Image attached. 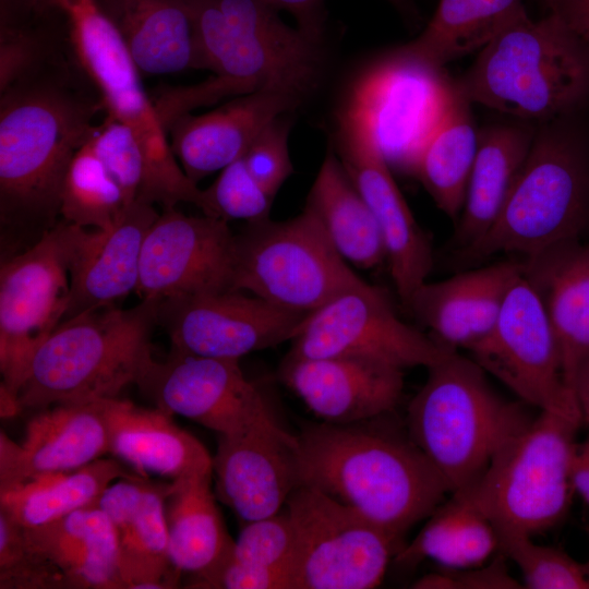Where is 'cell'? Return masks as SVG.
Here are the masks:
<instances>
[{
	"instance_id": "44dd1931",
	"label": "cell",
	"mask_w": 589,
	"mask_h": 589,
	"mask_svg": "<svg viewBox=\"0 0 589 589\" xmlns=\"http://www.w3.org/2000/svg\"><path fill=\"white\" fill-rule=\"evenodd\" d=\"M107 401L58 404L41 409L28 421L21 443L1 431L0 489L72 471L109 453Z\"/></svg>"
},
{
	"instance_id": "d590c367",
	"label": "cell",
	"mask_w": 589,
	"mask_h": 589,
	"mask_svg": "<svg viewBox=\"0 0 589 589\" xmlns=\"http://www.w3.org/2000/svg\"><path fill=\"white\" fill-rule=\"evenodd\" d=\"M525 9L522 0H440L422 33L400 48L437 68L479 51Z\"/></svg>"
},
{
	"instance_id": "7402d4cb",
	"label": "cell",
	"mask_w": 589,
	"mask_h": 589,
	"mask_svg": "<svg viewBox=\"0 0 589 589\" xmlns=\"http://www.w3.org/2000/svg\"><path fill=\"white\" fill-rule=\"evenodd\" d=\"M279 377L322 422L333 424L390 413L404 389V371L351 357L285 356Z\"/></svg>"
},
{
	"instance_id": "ab89813d",
	"label": "cell",
	"mask_w": 589,
	"mask_h": 589,
	"mask_svg": "<svg viewBox=\"0 0 589 589\" xmlns=\"http://www.w3.org/2000/svg\"><path fill=\"white\" fill-rule=\"evenodd\" d=\"M86 145L104 164L129 204L143 201L147 180V158L135 132L108 115L95 125Z\"/></svg>"
},
{
	"instance_id": "603a6c76",
	"label": "cell",
	"mask_w": 589,
	"mask_h": 589,
	"mask_svg": "<svg viewBox=\"0 0 589 589\" xmlns=\"http://www.w3.org/2000/svg\"><path fill=\"white\" fill-rule=\"evenodd\" d=\"M158 215L153 204L135 201L107 229L72 224L71 299L64 320L136 290L143 242Z\"/></svg>"
},
{
	"instance_id": "816d5d0a",
	"label": "cell",
	"mask_w": 589,
	"mask_h": 589,
	"mask_svg": "<svg viewBox=\"0 0 589 589\" xmlns=\"http://www.w3.org/2000/svg\"><path fill=\"white\" fill-rule=\"evenodd\" d=\"M570 476L574 490L589 504V437L576 445Z\"/></svg>"
},
{
	"instance_id": "db71d44e",
	"label": "cell",
	"mask_w": 589,
	"mask_h": 589,
	"mask_svg": "<svg viewBox=\"0 0 589 589\" xmlns=\"http://www.w3.org/2000/svg\"><path fill=\"white\" fill-rule=\"evenodd\" d=\"M398 9H407L410 4V0H387Z\"/></svg>"
},
{
	"instance_id": "8992f818",
	"label": "cell",
	"mask_w": 589,
	"mask_h": 589,
	"mask_svg": "<svg viewBox=\"0 0 589 589\" xmlns=\"http://www.w3.org/2000/svg\"><path fill=\"white\" fill-rule=\"evenodd\" d=\"M428 370L409 404L406 426L450 493H460L481 478L500 448L532 417L520 404L497 395L483 369L457 350Z\"/></svg>"
},
{
	"instance_id": "f6af8a7d",
	"label": "cell",
	"mask_w": 589,
	"mask_h": 589,
	"mask_svg": "<svg viewBox=\"0 0 589 589\" xmlns=\"http://www.w3.org/2000/svg\"><path fill=\"white\" fill-rule=\"evenodd\" d=\"M287 113L273 119L242 156L249 172L274 199L293 172L288 148L291 119Z\"/></svg>"
},
{
	"instance_id": "681fc988",
	"label": "cell",
	"mask_w": 589,
	"mask_h": 589,
	"mask_svg": "<svg viewBox=\"0 0 589 589\" xmlns=\"http://www.w3.org/2000/svg\"><path fill=\"white\" fill-rule=\"evenodd\" d=\"M53 10L57 0H0V26L35 25Z\"/></svg>"
},
{
	"instance_id": "f35d334b",
	"label": "cell",
	"mask_w": 589,
	"mask_h": 589,
	"mask_svg": "<svg viewBox=\"0 0 589 589\" xmlns=\"http://www.w3.org/2000/svg\"><path fill=\"white\" fill-rule=\"evenodd\" d=\"M496 537L497 552L518 566L524 588L589 589V563H580L557 548L536 544L526 534Z\"/></svg>"
},
{
	"instance_id": "7dc6e473",
	"label": "cell",
	"mask_w": 589,
	"mask_h": 589,
	"mask_svg": "<svg viewBox=\"0 0 589 589\" xmlns=\"http://www.w3.org/2000/svg\"><path fill=\"white\" fill-rule=\"evenodd\" d=\"M449 589H518L524 585L513 578L501 552L484 567L445 570Z\"/></svg>"
},
{
	"instance_id": "e575fe53",
	"label": "cell",
	"mask_w": 589,
	"mask_h": 589,
	"mask_svg": "<svg viewBox=\"0 0 589 589\" xmlns=\"http://www.w3.org/2000/svg\"><path fill=\"white\" fill-rule=\"evenodd\" d=\"M478 133L471 103L456 86L446 112L421 152L413 175L436 206L453 219L459 217L465 202Z\"/></svg>"
},
{
	"instance_id": "5bb4252c",
	"label": "cell",
	"mask_w": 589,
	"mask_h": 589,
	"mask_svg": "<svg viewBox=\"0 0 589 589\" xmlns=\"http://www.w3.org/2000/svg\"><path fill=\"white\" fill-rule=\"evenodd\" d=\"M454 350L404 323L387 293L364 281L306 314L286 356L361 358L404 371L428 369Z\"/></svg>"
},
{
	"instance_id": "6da1fadb",
	"label": "cell",
	"mask_w": 589,
	"mask_h": 589,
	"mask_svg": "<svg viewBox=\"0 0 589 589\" xmlns=\"http://www.w3.org/2000/svg\"><path fill=\"white\" fill-rule=\"evenodd\" d=\"M390 413L349 424L304 426L298 435L300 471L301 484L351 507L400 540L450 489L407 426L388 420Z\"/></svg>"
},
{
	"instance_id": "1f68e13d",
	"label": "cell",
	"mask_w": 589,
	"mask_h": 589,
	"mask_svg": "<svg viewBox=\"0 0 589 589\" xmlns=\"http://www.w3.org/2000/svg\"><path fill=\"white\" fill-rule=\"evenodd\" d=\"M304 208L348 263L371 269L387 260L377 223L333 148L318 169Z\"/></svg>"
},
{
	"instance_id": "4fadbf2b",
	"label": "cell",
	"mask_w": 589,
	"mask_h": 589,
	"mask_svg": "<svg viewBox=\"0 0 589 589\" xmlns=\"http://www.w3.org/2000/svg\"><path fill=\"white\" fill-rule=\"evenodd\" d=\"M286 509L297 540L293 589L375 588L402 546L357 510L310 485H299Z\"/></svg>"
},
{
	"instance_id": "f5cc1de1",
	"label": "cell",
	"mask_w": 589,
	"mask_h": 589,
	"mask_svg": "<svg viewBox=\"0 0 589 589\" xmlns=\"http://www.w3.org/2000/svg\"><path fill=\"white\" fill-rule=\"evenodd\" d=\"M573 392L582 423L589 426V354L579 364L573 384Z\"/></svg>"
},
{
	"instance_id": "2e32d148",
	"label": "cell",
	"mask_w": 589,
	"mask_h": 589,
	"mask_svg": "<svg viewBox=\"0 0 589 589\" xmlns=\"http://www.w3.org/2000/svg\"><path fill=\"white\" fill-rule=\"evenodd\" d=\"M306 314L276 306L240 290L158 300L157 324L171 350L239 360L291 340Z\"/></svg>"
},
{
	"instance_id": "cb8c5ba5",
	"label": "cell",
	"mask_w": 589,
	"mask_h": 589,
	"mask_svg": "<svg viewBox=\"0 0 589 589\" xmlns=\"http://www.w3.org/2000/svg\"><path fill=\"white\" fill-rule=\"evenodd\" d=\"M301 103L284 93L256 89L209 112L183 115L166 132L183 171L197 183L242 157L273 119Z\"/></svg>"
},
{
	"instance_id": "ac0fdd59",
	"label": "cell",
	"mask_w": 589,
	"mask_h": 589,
	"mask_svg": "<svg viewBox=\"0 0 589 589\" xmlns=\"http://www.w3.org/2000/svg\"><path fill=\"white\" fill-rule=\"evenodd\" d=\"M228 223L164 208L142 247L136 293L142 300L232 289L235 233Z\"/></svg>"
},
{
	"instance_id": "3957f363",
	"label": "cell",
	"mask_w": 589,
	"mask_h": 589,
	"mask_svg": "<svg viewBox=\"0 0 589 589\" xmlns=\"http://www.w3.org/2000/svg\"><path fill=\"white\" fill-rule=\"evenodd\" d=\"M471 103L542 124L578 116L589 104V44L557 15L526 10L506 24L457 80Z\"/></svg>"
},
{
	"instance_id": "484cf974",
	"label": "cell",
	"mask_w": 589,
	"mask_h": 589,
	"mask_svg": "<svg viewBox=\"0 0 589 589\" xmlns=\"http://www.w3.org/2000/svg\"><path fill=\"white\" fill-rule=\"evenodd\" d=\"M521 271V261H504L445 280L424 281L407 309L435 340L453 349H467L493 327Z\"/></svg>"
},
{
	"instance_id": "b9f144b4",
	"label": "cell",
	"mask_w": 589,
	"mask_h": 589,
	"mask_svg": "<svg viewBox=\"0 0 589 589\" xmlns=\"http://www.w3.org/2000/svg\"><path fill=\"white\" fill-rule=\"evenodd\" d=\"M228 553L243 565L288 575L293 589L297 540L287 509L245 522Z\"/></svg>"
},
{
	"instance_id": "ee69618b",
	"label": "cell",
	"mask_w": 589,
	"mask_h": 589,
	"mask_svg": "<svg viewBox=\"0 0 589 589\" xmlns=\"http://www.w3.org/2000/svg\"><path fill=\"white\" fill-rule=\"evenodd\" d=\"M53 46L35 25L0 26V93L57 69Z\"/></svg>"
},
{
	"instance_id": "74e56055",
	"label": "cell",
	"mask_w": 589,
	"mask_h": 589,
	"mask_svg": "<svg viewBox=\"0 0 589 589\" xmlns=\"http://www.w3.org/2000/svg\"><path fill=\"white\" fill-rule=\"evenodd\" d=\"M128 205L118 183L85 143L71 159L62 182V219L84 228L107 229Z\"/></svg>"
},
{
	"instance_id": "4316f807",
	"label": "cell",
	"mask_w": 589,
	"mask_h": 589,
	"mask_svg": "<svg viewBox=\"0 0 589 589\" xmlns=\"http://www.w3.org/2000/svg\"><path fill=\"white\" fill-rule=\"evenodd\" d=\"M521 262L556 337L564 381L574 394L577 369L589 354V244L580 239L561 242Z\"/></svg>"
},
{
	"instance_id": "c3c4849f",
	"label": "cell",
	"mask_w": 589,
	"mask_h": 589,
	"mask_svg": "<svg viewBox=\"0 0 589 589\" xmlns=\"http://www.w3.org/2000/svg\"><path fill=\"white\" fill-rule=\"evenodd\" d=\"M276 11L285 10L297 21V27L316 41H322L325 23L324 0H262Z\"/></svg>"
},
{
	"instance_id": "4dcf8cb0",
	"label": "cell",
	"mask_w": 589,
	"mask_h": 589,
	"mask_svg": "<svg viewBox=\"0 0 589 589\" xmlns=\"http://www.w3.org/2000/svg\"><path fill=\"white\" fill-rule=\"evenodd\" d=\"M25 530L63 573L69 589H123L118 537L97 505Z\"/></svg>"
},
{
	"instance_id": "9a60e30c",
	"label": "cell",
	"mask_w": 589,
	"mask_h": 589,
	"mask_svg": "<svg viewBox=\"0 0 589 589\" xmlns=\"http://www.w3.org/2000/svg\"><path fill=\"white\" fill-rule=\"evenodd\" d=\"M467 350L485 373L525 402L540 411L581 420L576 398L564 381L556 337L522 271L513 281L493 327Z\"/></svg>"
},
{
	"instance_id": "e0dca14e",
	"label": "cell",
	"mask_w": 589,
	"mask_h": 589,
	"mask_svg": "<svg viewBox=\"0 0 589 589\" xmlns=\"http://www.w3.org/2000/svg\"><path fill=\"white\" fill-rule=\"evenodd\" d=\"M336 127L334 151L377 223L397 294L407 308L433 267L430 240L368 127L340 111Z\"/></svg>"
},
{
	"instance_id": "8fae6325",
	"label": "cell",
	"mask_w": 589,
	"mask_h": 589,
	"mask_svg": "<svg viewBox=\"0 0 589 589\" xmlns=\"http://www.w3.org/2000/svg\"><path fill=\"white\" fill-rule=\"evenodd\" d=\"M455 92L444 68L398 48L359 74L340 111L368 127L390 168L414 175Z\"/></svg>"
},
{
	"instance_id": "d4e9b609",
	"label": "cell",
	"mask_w": 589,
	"mask_h": 589,
	"mask_svg": "<svg viewBox=\"0 0 589 589\" xmlns=\"http://www.w3.org/2000/svg\"><path fill=\"white\" fill-rule=\"evenodd\" d=\"M168 484L142 476L119 479L101 494L97 506L115 527L123 589L180 586L181 573L170 561L165 500Z\"/></svg>"
},
{
	"instance_id": "bcb514c9",
	"label": "cell",
	"mask_w": 589,
	"mask_h": 589,
	"mask_svg": "<svg viewBox=\"0 0 589 589\" xmlns=\"http://www.w3.org/2000/svg\"><path fill=\"white\" fill-rule=\"evenodd\" d=\"M256 89L254 84L248 82L213 75L197 84L163 88L152 100L166 130L176 119L191 113L195 108Z\"/></svg>"
},
{
	"instance_id": "f907efd6",
	"label": "cell",
	"mask_w": 589,
	"mask_h": 589,
	"mask_svg": "<svg viewBox=\"0 0 589 589\" xmlns=\"http://www.w3.org/2000/svg\"><path fill=\"white\" fill-rule=\"evenodd\" d=\"M576 35L589 44V0H544Z\"/></svg>"
},
{
	"instance_id": "f1b7e54d",
	"label": "cell",
	"mask_w": 589,
	"mask_h": 589,
	"mask_svg": "<svg viewBox=\"0 0 589 589\" xmlns=\"http://www.w3.org/2000/svg\"><path fill=\"white\" fill-rule=\"evenodd\" d=\"M140 72L205 69L187 0H98Z\"/></svg>"
},
{
	"instance_id": "d6986e66",
	"label": "cell",
	"mask_w": 589,
	"mask_h": 589,
	"mask_svg": "<svg viewBox=\"0 0 589 589\" xmlns=\"http://www.w3.org/2000/svg\"><path fill=\"white\" fill-rule=\"evenodd\" d=\"M213 472L217 496L244 522L272 516L301 485L298 436L266 407L238 430L219 434Z\"/></svg>"
},
{
	"instance_id": "9c48e42d",
	"label": "cell",
	"mask_w": 589,
	"mask_h": 589,
	"mask_svg": "<svg viewBox=\"0 0 589 589\" xmlns=\"http://www.w3.org/2000/svg\"><path fill=\"white\" fill-rule=\"evenodd\" d=\"M205 69L303 100L323 69L321 43L262 0H187Z\"/></svg>"
},
{
	"instance_id": "7c38bea8",
	"label": "cell",
	"mask_w": 589,
	"mask_h": 589,
	"mask_svg": "<svg viewBox=\"0 0 589 589\" xmlns=\"http://www.w3.org/2000/svg\"><path fill=\"white\" fill-rule=\"evenodd\" d=\"M72 232L73 225L62 219L1 263L0 388L17 400L35 351L69 308Z\"/></svg>"
},
{
	"instance_id": "7a4b0ae2",
	"label": "cell",
	"mask_w": 589,
	"mask_h": 589,
	"mask_svg": "<svg viewBox=\"0 0 589 589\" xmlns=\"http://www.w3.org/2000/svg\"><path fill=\"white\" fill-rule=\"evenodd\" d=\"M0 95L1 224L43 236L59 221L67 169L103 104L74 91L59 68Z\"/></svg>"
},
{
	"instance_id": "52a82bcc",
	"label": "cell",
	"mask_w": 589,
	"mask_h": 589,
	"mask_svg": "<svg viewBox=\"0 0 589 589\" xmlns=\"http://www.w3.org/2000/svg\"><path fill=\"white\" fill-rule=\"evenodd\" d=\"M578 418L540 411L495 454L469 489L452 494L481 512L496 533L532 537L567 514Z\"/></svg>"
},
{
	"instance_id": "f546056e",
	"label": "cell",
	"mask_w": 589,
	"mask_h": 589,
	"mask_svg": "<svg viewBox=\"0 0 589 589\" xmlns=\"http://www.w3.org/2000/svg\"><path fill=\"white\" fill-rule=\"evenodd\" d=\"M537 125L516 120L479 129L465 202L453 236L457 252L477 241L495 220L529 153Z\"/></svg>"
},
{
	"instance_id": "836d02e7",
	"label": "cell",
	"mask_w": 589,
	"mask_h": 589,
	"mask_svg": "<svg viewBox=\"0 0 589 589\" xmlns=\"http://www.w3.org/2000/svg\"><path fill=\"white\" fill-rule=\"evenodd\" d=\"M134 476L137 473L128 472L118 460L99 458L72 471L0 489V510L22 527L43 526L77 509L96 506L115 480Z\"/></svg>"
},
{
	"instance_id": "7bdbcfd3",
	"label": "cell",
	"mask_w": 589,
	"mask_h": 589,
	"mask_svg": "<svg viewBox=\"0 0 589 589\" xmlns=\"http://www.w3.org/2000/svg\"><path fill=\"white\" fill-rule=\"evenodd\" d=\"M274 197L249 172L242 157L220 170L203 190L204 215L229 220L256 223L269 218Z\"/></svg>"
},
{
	"instance_id": "8d00e7d4",
	"label": "cell",
	"mask_w": 589,
	"mask_h": 589,
	"mask_svg": "<svg viewBox=\"0 0 589 589\" xmlns=\"http://www.w3.org/2000/svg\"><path fill=\"white\" fill-rule=\"evenodd\" d=\"M498 543L490 520L469 503L452 495L429 516L413 540L402 545L396 562L413 566L430 558L448 569L481 566Z\"/></svg>"
},
{
	"instance_id": "83f0119b",
	"label": "cell",
	"mask_w": 589,
	"mask_h": 589,
	"mask_svg": "<svg viewBox=\"0 0 589 589\" xmlns=\"http://www.w3.org/2000/svg\"><path fill=\"white\" fill-rule=\"evenodd\" d=\"M109 453L134 471L170 478L213 473V457L191 433L179 428L172 414L130 400L107 401Z\"/></svg>"
},
{
	"instance_id": "277c9868",
	"label": "cell",
	"mask_w": 589,
	"mask_h": 589,
	"mask_svg": "<svg viewBox=\"0 0 589 589\" xmlns=\"http://www.w3.org/2000/svg\"><path fill=\"white\" fill-rule=\"evenodd\" d=\"M589 227V130L578 116L537 125L529 153L491 227L457 252L474 264L498 253L529 256L580 239Z\"/></svg>"
},
{
	"instance_id": "5b68a950",
	"label": "cell",
	"mask_w": 589,
	"mask_h": 589,
	"mask_svg": "<svg viewBox=\"0 0 589 589\" xmlns=\"http://www.w3.org/2000/svg\"><path fill=\"white\" fill-rule=\"evenodd\" d=\"M158 300L128 310L115 304L63 320L35 351L19 394L20 408L117 398L154 359L151 335Z\"/></svg>"
},
{
	"instance_id": "d6a6232c",
	"label": "cell",
	"mask_w": 589,
	"mask_h": 589,
	"mask_svg": "<svg viewBox=\"0 0 589 589\" xmlns=\"http://www.w3.org/2000/svg\"><path fill=\"white\" fill-rule=\"evenodd\" d=\"M212 474L168 483L165 516L169 556L181 574H195L215 563L232 543L211 489Z\"/></svg>"
},
{
	"instance_id": "ba28073f",
	"label": "cell",
	"mask_w": 589,
	"mask_h": 589,
	"mask_svg": "<svg viewBox=\"0 0 589 589\" xmlns=\"http://www.w3.org/2000/svg\"><path fill=\"white\" fill-rule=\"evenodd\" d=\"M68 22L76 60L100 95L108 115L128 124L140 140L148 165L143 202L201 207L203 190L183 171L153 100L147 96L119 31L98 0H57Z\"/></svg>"
},
{
	"instance_id": "60d3db41",
	"label": "cell",
	"mask_w": 589,
	"mask_h": 589,
	"mask_svg": "<svg viewBox=\"0 0 589 589\" xmlns=\"http://www.w3.org/2000/svg\"><path fill=\"white\" fill-rule=\"evenodd\" d=\"M0 588L69 589L59 567L35 545L24 527L1 510Z\"/></svg>"
},
{
	"instance_id": "ffe728a7",
	"label": "cell",
	"mask_w": 589,
	"mask_h": 589,
	"mask_svg": "<svg viewBox=\"0 0 589 589\" xmlns=\"http://www.w3.org/2000/svg\"><path fill=\"white\" fill-rule=\"evenodd\" d=\"M155 407L180 414L219 434L231 433L267 407L239 360L170 351L153 359L135 383Z\"/></svg>"
},
{
	"instance_id": "30bf717a",
	"label": "cell",
	"mask_w": 589,
	"mask_h": 589,
	"mask_svg": "<svg viewBox=\"0 0 589 589\" xmlns=\"http://www.w3.org/2000/svg\"><path fill=\"white\" fill-rule=\"evenodd\" d=\"M360 278L305 208L293 218L248 223L235 235L232 289L309 314Z\"/></svg>"
}]
</instances>
